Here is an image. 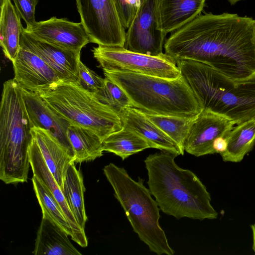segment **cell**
Here are the masks:
<instances>
[{
    "label": "cell",
    "mask_w": 255,
    "mask_h": 255,
    "mask_svg": "<svg viewBox=\"0 0 255 255\" xmlns=\"http://www.w3.org/2000/svg\"><path fill=\"white\" fill-rule=\"evenodd\" d=\"M176 62L202 110L224 116L235 125L255 118V80L237 82L199 62Z\"/></svg>",
    "instance_id": "3957f363"
},
{
    "label": "cell",
    "mask_w": 255,
    "mask_h": 255,
    "mask_svg": "<svg viewBox=\"0 0 255 255\" xmlns=\"http://www.w3.org/2000/svg\"><path fill=\"white\" fill-rule=\"evenodd\" d=\"M31 129L21 89L8 80L3 84L0 107V179L6 184L27 181Z\"/></svg>",
    "instance_id": "5b68a950"
},
{
    "label": "cell",
    "mask_w": 255,
    "mask_h": 255,
    "mask_svg": "<svg viewBox=\"0 0 255 255\" xmlns=\"http://www.w3.org/2000/svg\"><path fill=\"white\" fill-rule=\"evenodd\" d=\"M147 0H137V1L139 4V5L142 3H143V2H144L145 1H146Z\"/></svg>",
    "instance_id": "d590c367"
},
{
    "label": "cell",
    "mask_w": 255,
    "mask_h": 255,
    "mask_svg": "<svg viewBox=\"0 0 255 255\" xmlns=\"http://www.w3.org/2000/svg\"><path fill=\"white\" fill-rule=\"evenodd\" d=\"M81 22L90 42L124 47L126 31L115 0H76Z\"/></svg>",
    "instance_id": "9c48e42d"
},
{
    "label": "cell",
    "mask_w": 255,
    "mask_h": 255,
    "mask_svg": "<svg viewBox=\"0 0 255 255\" xmlns=\"http://www.w3.org/2000/svg\"><path fill=\"white\" fill-rule=\"evenodd\" d=\"M176 157L163 151L149 155L144 161L148 189L160 210L177 219H216L218 213L206 186L192 171L178 166Z\"/></svg>",
    "instance_id": "7a4b0ae2"
},
{
    "label": "cell",
    "mask_w": 255,
    "mask_h": 255,
    "mask_svg": "<svg viewBox=\"0 0 255 255\" xmlns=\"http://www.w3.org/2000/svg\"><path fill=\"white\" fill-rule=\"evenodd\" d=\"M227 0L230 2V3L231 4L233 5L240 1H242V0Z\"/></svg>",
    "instance_id": "836d02e7"
},
{
    "label": "cell",
    "mask_w": 255,
    "mask_h": 255,
    "mask_svg": "<svg viewBox=\"0 0 255 255\" xmlns=\"http://www.w3.org/2000/svg\"><path fill=\"white\" fill-rule=\"evenodd\" d=\"M69 235L48 217L42 216L35 239V255H81Z\"/></svg>",
    "instance_id": "ffe728a7"
},
{
    "label": "cell",
    "mask_w": 255,
    "mask_h": 255,
    "mask_svg": "<svg viewBox=\"0 0 255 255\" xmlns=\"http://www.w3.org/2000/svg\"><path fill=\"white\" fill-rule=\"evenodd\" d=\"M30 166L36 176L50 191L61 208L73 232L71 239L82 247L88 246L85 231L77 223L67 203L64 194L47 166L32 136L29 147Z\"/></svg>",
    "instance_id": "2e32d148"
},
{
    "label": "cell",
    "mask_w": 255,
    "mask_h": 255,
    "mask_svg": "<svg viewBox=\"0 0 255 255\" xmlns=\"http://www.w3.org/2000/svg\"><path fill=\"white\" fill-rule=\"evenodd\" d=\"M235 125L224 116L202 110L190 128L184 144V151L197 157L216 153L214 141L220 136L226 137Z\"/></svg>",
    "instance_id": "8fae6325"
},
{
    "label": "cell",
    "mask_w": 255,
    "mask_h": 255,
    "mask_svg": "<svg viewBox=\"0 0 255 255\" xmlns=\"http://www.w3.org/2000/svg\"><path fill=\"white\" fill-rule=\"evenodd\" d=\"M143 113L176 143L183 155L185 141L191 124L197 115L194 117H182Z\"/></svg>",
    "instance_id": "484cf974"
},
{
    "label": "cell",
    "mask_w": 255,
    "mask_h": 255,
    "mask_svg": "<svg viewBox=\"0 0 255 255\" xmlns=\"http://www.w3.org/2000/svg\"><path fill=\"white\" fill-rule=\"evenodd\" d=\"M227 147L220 155L224 161L241 162L255 144V118L237 124L228 136Z\"/></svg>",
    "instance_id": "7402d4cb"
},
{
    "label": "cell",
    "mask_w": 255,
    "mask_h": 255,
    "mask_svg": "<svg viewBox=\"0 0 255 255\" xmlns=\"http://www.w3.org/2000/svg\"><path fill=\"white\" fill-rule=\"evenodd\" d=\"M166 36L159 28L156 0H147L139 5L127 29L124 47L136 53L159 56L163 54Z\"/></svg>",
    "instance_id": "30bf717a"
},
{
    "label": "cell",
    "mask_w": 255,
    "mask_h": 255,
    "mask_svg": "<svg viewBox=\"0 0 255 255\" xmlns=\"http://www.w3.org/2000/svg\"><path fill=\"white\" fill-rule=\"evenodd\" d=\"M130 99L133 107L153 114L194 117L201 111L182 75L175 79L121 70H103Z\"/></svg>",
    "instance_id": "277c9868"
},
{
    "label": "cell",
    "mask_w": 255,
    "mask_h": 255,
    "mask_svg": "<svg viewBox=\"0 0 255 255\" xmlns=\"http://www.w3.org/2000/svg\"><path fill=\"white\" fill-rule=\"evenodd\" d=\"M103 171L139 239L158 255H173L175 252L159 223L160 208L143 179L134 180L124 168L112 163L106 165Z\"/></svg>",
    "instance_id": "8992f818"
},
{
    "label": "cell",
    "mask_w": 255,
    "mask_h": 255,
    "mask_svg": "<svg viewBox=\"0 0 255 255\" xmlns=\"http://www.w3.org/2000/svg\"><path fill=\"white\" fill-rule=\"evenodd\" d=\"M119 115L123 127L134 131L145 139L151 148L166 151L175 156L182 155L176 143L154 124L141 111L133 107L126 108Z\"/></svg>",
    "instance_id": "e0dca14e"
},
{
    "label": "cell",
    "mask_w": 255,
    "mask_h": 255,
    "mask_svg": "<svg viewBox=\"0 0 255 255\" xmlns=\"http://www.w3.org/2000/svg\"><path fill=\"white\" fill-rule=\"evenodd\" d=\"M165 53L206 64L237 82L255 80V19L235 13L200 14L170 33Z\"/></svg>",
    "instance_id": "6da1fadb"
},
{
    "label": "cell",
    "mask_w": 255,
    "mask_h": 255,
    "mask_svg": "<svg viewBox=\"0 0 255 255\" xmlns=\"http://www.w3.org/2000/svg\"><path fill=\"white\" fill-rule=\"evenodd\" d=\"M227 140L226 137L220 136L217 138L214 142L213 148L216 153H222L227 147Z\"/></svg>",
    "instance_id": "1f68e13d"
},
{
    "label": "cell",
    "mask_w": 255,
    "mask_h": 255,
    "mask_svg": "<svg viewBox=\"0 0 255 255\" xmlns=\"http://www.w3.org/2000/svg\"><path fill=\"white\" fill-rule=\"evenodd\" d=\"M23 26L20 17L11 0L0 7V44L5 56L12 62L20 48V40Z\"/></svg>",
    "instance_id": "44dd1931"
},
{
    "label": "cell",
    "mask_w": 255,
    "mask_h": 255,
    "mask_svg": "<svg viewBox=\"0 0 255 255\" xmlns=\"http://www.w3.org/2000/svg\"><path fill=\"white\" fill-rule=\"evenodd\" d=\"M67 133L74 152L75 163L94 160L103 155V141L92 131L71 124Z\"/></svg>",
    "instance_id": "cb8c5ba5"
},
{
    "label": "cell",
    "mask_w": 255,
    "mask_h": 255,
    "mask_svg": "<svg viewBox=\"0 0 255 255\" xmlns=\"http://www.w3.org/2000/svg\"><path fill=\"white\" fill-rule=\"evenodd\" d=\"M12 63L13 80L22 89L35 92L61 81L57 72L42 58L22 47Z\"/></svg>",
    "instance_id": "5bb4252c"
},
{
    "label": "cell",
    "mask_w": 255,
    "mask_h": 255,
    "mask_svg": "<svg viewBox=\"0 0 255 255\" xmlns=\"http://www.w3.org/2000/svg\"><path fill=\"white\" fill-rule=\"evenodd\" d=\"M206 0H156L160 29L167 35L201 13Z\"/></svg>",
    "instance_id": "d6986e66"
},
{
    "label": "cell",
    "mask_w": 255,
    "mask_h": 255,
    "mask_svg": "<svg viewBox=\"0 0 255 255\" xmlns=\"http://www.w3.org/2000/svg\"><path fill=\"white\" fill-rule=\"evenodd\" d=\"M103 70H121L175 79L181 75L175 59L165 53L151 56L128 50L124 47L98 45L92 49Z\"/></svg>",
    "instance_id": "ba28073f"
},
{
    "label": "cell",
    "mask_w": 255,
    "mask_h": 255,
    "mask_svg": "<svg viewBox=\"0 0 255 255\" xmlns=\"http://www.w3.org/2000/svg\"><path fill=\"white\" fill-rule=\"evenodd\" d=\"M21 91L31 128H39L48 131L75 158L67 133L71 124L49 107L37 93L22 89Z\"/></svg>",
    "instance_id": "9a60e30c"
},
{
    "label": "cell",
    "mask_w": 255,
    "mask_h": 255,
    "mask_svg": "<svg viewBox=\"0 0 255 255\" xmlns=\"http://www.w3.org/2000/svg\"><path fill=\"white\" fill-rule=\"evenodd\" d=\"M15 9L21 18L28 25L34 23L35 11L38 0H12Z\"/></svg>",
    "instance_id": "4dcf8cb0"
},
{
    "label": "cell",
    "mask_w": 255,
    "mask_h": 255,
    "mask_svg": "<svg viewBox=\"0 0 255 255\" xmlns=\"http://www.w3.org/2000/svg\"><path fill=\"white\" fill-rule=\"evenodd\" d=\"M31 131L47 166L62 190L66 171L69 165L75 162L74 157L47 130L32 127Z\"/></svg>",
    "instance_id": "ac0fdd59"
},
{
    "label": "cell",
    "mask_w": 255,
    "mask_h": 255,
    "mask_svg": "<svg viewBox=\"0 0 255 255\" xmlns=\"http://www.w3.org/2000/svg\"><path fill=\"white\" fill-rule=\"evenodd\" d=\"M251 228L253 232V244L252 249L255 254V223L251 225Z\"/></svg>",
    "instance_id": "d6a6232c"
},
{
    "label": "cell",
    "mask_w": 255,
    "mask_h": 255,
    "mask_svg": "<svg viewBox=\"0 0 255 255\" xmlns=\"http://www.w3.org/2000/svg\"><path fill=\"white\" fill-rule=\"evenodd\" d=\"M33 190L41 208L42 216L48 217L72 237L73 232L60 205L49 189L34 175Z\"/></svg>",
    "instance_id": "4316f807"
},
{
    "label": "cell",
    "mask_w": 255,
    "mask_h": 255,
    "mask_svg": "<svg viewBox=\"0 0 255 255\" xmlns=\"http://www.w3.org/2000/svg\"><path fill=\"white\" fill-rule=\"evenodd\" d=\"M122 23L125 28L130 25L138 9L137 0H115Z\"/></svg>",
    "instance_id": "f546056e"
},
{
    "label": "cell",
    "mask_w": 255,
    "mask_h": 255,
    "mask_svg": "<svg viewBox=\"0 0 255 255\" xmlns=\"http://www.w3.org/2000/svg\"><path fill=\"white\" fill-rule=\"evenodd\" d=\"M20 45L37 55L58 74L61 82H77L81 51L61 48L35 37L22 28Z\"/></svg>",
    "instance_id": "4fadbf2b"
},
{
    "label": "cell",
    "mask_w": 255,
    "mask_h": 255,
    "mask_svg": "<svg viewBox=\"0 0 255 255\" xmlns=\"http://www.w3.org/2000/svg\"><path fill=\"white\" fill-rule=\"evenodd\" d=\"M104 151L112 152L124 160L129 156L151 148L148 142L134 131L123 127L102 141Z\"/></svg>",
    "instance_id": "d4e9b609"
},
{
    "label": "cell",
    "mask_w": 255,
    "mask_h": 255,
    "mask_svg": "<svg viewBox=\"0 0 255 255\" xmlns=\"http://www.w3.org/2000/svg\"><path fill=\"white\" fill-rule=\"evenodd\" d=\"M95 95L100 101L119 114L126 108L133 107L126 92L118 85L107 77H105L103 88Z\"/></svg>",
    "instance_id": "83f0119b"
},
{
    "label": "cell",
    "mask_w": 255,
    "mask_h": 255,
    "mask_svg": "<svg viewBox=\"0 0 255 255\" xmlns=\"http://www.w3.org/2000/svg\"><path fill=\"white\" fill-rule=\"evenodd\" d=\"M8 0H0V7H2Z\"/></svg>",
    "instance_id": "e575fe53"
},
{
    "label": "cell",
    "mask_w": 255,
    "mask_h": 255,
    "mask_svg": "<svg viewBox=\"0 0 255 255\" xmlns=\"http://www.w3.org/2000/svg\"><path fill=\"white\" fill-rule=\"evenodd\" d=\"M85 191L82 175L76 168L75 162H72L66 171L62 191L77 223L84 231L87 220L84 203Z\"/></svg>",
    "instance_id": "603a6c76"
},
{
    "label": "cell",
    "mask_w": 255,
    "mask_h": 255,
    "mask_svg": "<svg viewBox=\"0 0 255 255\" xmlns=\"http://www.w3.org/2000/svg\"><path fill=\"white\" fill-rule=\"evenodd\" d=\"M34 92L71 124L92 131L102 141L123 128L118 113L77 82L60 81Z\"/></svg>",
    "instance_id": "52a82bcc"
},
{
    "label": "cell",
    "mask_w": 255,
    "mask_h": 255,
    "mask_svg": "<svg viewBox=\"0 0 255 255\" xmlns=\"http://www.w3.org/2000/svg\"><path fill=\"white\" fill-rule=\"evenodd\" d=\"M77 83L86 90L95 94L103 88L105 78L99 76L80 61L78 65Z\"/></svg>",
    "instance_id": "f1b7e54d"
},
{
    "label": "cell",
    "mask_w": 255,
    "mask_h": 255,
    "mask_svg": "<svg viewBox=\"0 0 255 255\" xmlns=\"http://www.w3.org/2000/svg\"><path fill=\"white\" fill-rule=\"evenodd\" d=\"M29 33L46 42L66 50L81 51L90 42L89 36L80 22H74L64 18H50L26 25Z\"/></svg>",
    "instance_id": "7c38bea8"
}]
</instances>
